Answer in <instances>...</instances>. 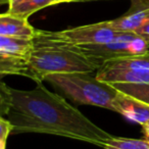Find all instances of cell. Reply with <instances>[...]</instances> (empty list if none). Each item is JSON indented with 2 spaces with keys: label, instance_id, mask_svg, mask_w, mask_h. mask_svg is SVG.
I'll list each match as a JSON object with an SVG mask.
<instances>
[{
  "label": "cell",
  "instance_id": "obj_1",
  "mask_svg": "<svg viewBox=\"0 0 149 149\" xmlns=\"http://www.w3.org/2000/svg\"><path fill=\"white\" fill-rule=\"evenodd\" d=\"M33 90L10 88L11 101L6 118L15 134H48L103 147L112 136L70 105L59 93L49 91L42 82Z\"/></svg>",
  "mask_w": 149,
  "mask_h": 149
},
{
  "label": "cell",
  "instance_id": "obj_2",
  "mask_svg": "<svg viewBox=\"0 0 149 149\" xmlns=\"http://www.w3.org/2000/svg\"><path fill=\"white\" fill-rule=\"evenodd\" d=\"M27 78L36 83L52 74L93 72L100 66L90 59L79 46L60 38L58 32L37 30Z\"/></svg>",
  "mask_w": 149,
  "mask_h": 149
},
{
  "label": "cell",
  "instance_id": "obj_3",
  "mask_svg": "<svg viewBox=\"0 0 149 149\" xmlns=\"http://www.w3.org/2000/svg\"><path fill=\"white\" fill-rule=\"evenodd\" d=\"M91 74H52L46 77L45 81L60 95L74 103L112 110V103L118 90L113 85L100 81Z\"/></svg>",
  "mask_w": 149,
  "mask_h": 149
},
{
  "label": "cell",
  "instance_id": "obj_4",
  "mask_svg": "<svg viewBox=\"0 0 149 149\" xmlns=\"http://www.w3.org/2000/svg\"><path fill=\"white\" fill-rule=\"evenodd\" d=\"M79 47L101 68L108 60L146 53L149 51V42L135 32H122L118 38L108 43Z\"/></svg>",
  "mask_w": 149,
  "mask_h": 149
},
{
  "label": "cell",
  "instance_id": "obj_5",
  "mask_svg": "<svg viewBox=\"0 0 149 149\" xmlns=\"http://www.w3.org/2000/svg\"><path fill=\"white\" fill-rule=\"evenodd\" d=\"M34 48L33 39L0 36V74L27 77Z\"/></svg>",
  "mask_w": 149,
  "mask_h": 149
},
{
  "label": "cell",
  "instance_id": "obj_6",
  "mask_svg": "<svg viewBox=\"0 0 149 149\" xmlns=\"http://www.w3.org/2000/svg\"><path fill=\"white\" fill-rule=\"evenodd\" d=\"M122 32L111 27L109 21L91 25L80 26L58 32V35L65 42L76 46L99 45L113 41Z\"/></svg>",
  "mask_w": 149,
  "mask_h": 149
},
{
  "label": "cell",
  "instance_id": "obj_7",
  "mask_svg": "<svg viewBox=\"0 0 149 149\" xmlns=\"http://www.w3.org/2000/svg\"><path fill=\"white\" fill-rule=\"evenodd\" d=\"M112 111L122 114L129 120L145 125L149 120V105L131 95L118 91L112 103Z\"/></svg>",
  "mask_w": 149,
  "mask_h": 149
},
{
  "label": "cell",
  "instance_id": "obj_8",
  "mask_svg": "<svg viewBox=\"0 0 149 149\" xmlns=\"http://www.w3.org/2000/svg\"><path fill=\"white\" fill-rule=\"evenodd\" d=\"M131 7L124 15L109 21L120 32H136L149 19V0H131Z\"/></svg>",
  "mask_w": 149,
  "mask_h": 149
},
{
  "label": "cell",
  "instance_id": "obj_9",
  "mask_svg": "<svg viewBox=\"0 0 149 149\" xmlns=\"http://www.w3.org/2000/svg\"><path fill=\"white\" fill-rule=\"evenodd\" d=\"M96 77L102 82L116 84H149V72L131 68H101L98 70Z\"/></svg>",
  "mask_w": 149,
  "mask_h": 149
},
{
  "label": "cell",
  "instance_id": "obj_10",
  "mask_svg": "<svg viewBox=\"0 0 149 149\" xmlns=\"http://www.w3.org/2000/svg\"><path fill=\"white\" fill-rule=\"evenodd\" d=\"M37 30L31 26L28 19L10 15L8 13L0 15V36L34 39Z\"/></svg>",
  "mask_w": 149,
  "mask_h": 149
},
{
  "label": "cell",
  "instance_id": "obj_11",
  "mask_svg": "<svg viewBox=\"0 0 149 149\" xmlns=\"http://www.w3.org/2000/svg\"><path fill=\"white\" fill-rule=\"evenodd\" d=\"M101 66L110 68H131V70L149 72V51L144 54H140V55L108 60Z\"/></svg>",
  "mask_w": 149,
  "mask_h": 149
},
{
  "label": "cell",
  "instance_id": "obj_12",
  "mask_svg": "<svg viewBox=\"0 0 149 149\" xmlns=\"http://www.w3.org/2000/svg\"><path fill=\"white\" fill-rule=\"evenodd\" d=\"M54 4V0H23L13 6H8L7 13L17 17L28 19L30 15L35 13L36 11L41 10L45 7L51 6Z\"/></svg>",
  "mask_w": 149,
  "mask_h": 149
},
{
  "label": "cell",
  "instance_id": "obj_13",
  "mask_svg": "<svg viewBox=\"0 0 149 149\" xmlns=\"http://www.w3.org/2000/svg\"><path fill=\"white\" fill-rule=\"evenodd\" d=\"M103 149H149L147 139H133L125 137H113L102 147Z\"/></svg>",
  "mask_w": 149,
  "mask_h": 149
},
{
  "label": "cell",
  "instance_id": "obj_14",
  "mask_svg": "<svg viewBox=\"0 0 149 149\" xmlns=\"http://www.w3.org/2000/svg\"><path fill=\"white\" fill-rule=\"evenodd\" d=\"M118 91L131 95L149 105V84H116Z\"/></svg>",
  "mask_w": 149,
  "mask_h": 149
},
{
  "label": "cell",
  "instance_id": "obj_15",
  "mask_svg": "<svg viewBox=\"0 0 149 149\" xmlns=\"http://www.w3.org/2000/svg\"><path fill=\"white\" fill-rule=\"evenodd\" d=\"M10 101H11L10 87H8L4 82H2L1 85H0V111H1V116H6L7 111H8L9 105H10Z\"/></svg>",
  "mask_w": 149,
  "mask_h": 149
},
{
  "label": "cell",
  "instance_id": "obj_16",
  "mask_svg": "<svg viewBox=\"0 0 149 149\" xmlns=\"http://www.w3.org/2000/svg\"><path fill=\"white\" fill-rule=\"evenodd\" d=\"M13 130V124L6 118L0 116V149H6L7 139Z\"/></svg>",
  "mask_w": 149,
  "mask_h": 149
},
{
  "label": "cell",
  "instance_id": "obj_17",
  "mask_svg": "<svg viewBox=\"0 0 149 149\" xmlns=\"http://www.w3.org/2000/svg\"><path fill=\"white\" fill-rule=\"evenodd\" d=\"M136 34H138L139 36L143 37L144 39H146L149 42V19L135 32Z\"/></svg>",
  "mask_w": 149,
  "mask_h": 149
},
{
  "label": "cell",
  "instance_id": "obj_18",
  "mask_svg": "<svg viewBox=\"0 0 149 149\" xmlns=\"http://www.w3.org/2000/svg\"><path fill=\"white\" fill-rule=\"evenodd\" d=\"M142 127V131H143V134H144V138L149 140V120L146 123L145 125H143Z\"/></svg>",
  "mask_w": 149,
  "mask_h": 149
},
{
  "label": "cell",
  "instance_id": "obj_19",
  "mask_svg": "<svg viewBox=\"0 0 149 149\" xmlns=\"http://www.w3.org/2000/svg\"><path fill=\"white\" fill-rule=\"evenodd\" d=\"M64 2H77V0H54V4L64 3Z\"/></svg>",
  "mask_w": 149,
  "mask_h": 149
},
{
  "label": "cell",
  "instance_id": "obj_20",
  "mask_svg": "<svg viewBox=\"0 0 149 149\" xmlns=\"http://www.w3.org/2000/svg\"><path fill=\"white\" fill-rule=\"evenodd\" d=\"M22 1H23V0H10V1H9V4H8V6H13V5L17 4V3L22 2Z\"/></svg>",
  "mask_w": 149,
  "mask_h": 149
},
{
  "label": "cell",
  "instance_id": "obj_21",
  "mask_svg": "<svg viewBox=\"0 0 149 149\" xmlns=\"http://www.w3.org/2000/svg\"><path fill=\"white\" fill-rule=\"evenodd\" d=\"M9 1L10 0H0V3L1 4H9Z\"/></svg>",
  "mask_w": 149,
  "mask_h": 149
},
{
  "label": "cell",
  "instance_id": "obj_22",
  "mask_svg": "<svg viewBox=\"0 0 149 149\" xmlns=\"http://www.w3.org/2000/svg\"><path fill=\"white\" fill-rule=\"evenodd\" d=\"M88 1H99V0H77V2H88Z\"/></svg>",
  "mask_w": 149,
  "mask_h": 149
},
{
  "label": "cell",
  "instance_id": "obj_23",
  "mask_svg": "<svg viewBox=\"0 0 149 149\" xmlns=\"http://www.w3.org/2000/svg\"><path fill=\"white\" fill-rule=\"evenodd\" d=\"M148 141H149V140H148Z\"/></svg>",
  "mask_w": 149,
  "mask_h": 149
}]
</instances>
